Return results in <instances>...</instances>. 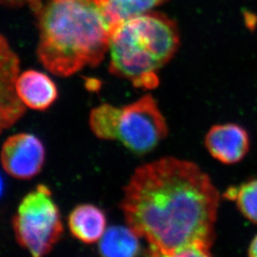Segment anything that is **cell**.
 <instances>
[{
  "instance_id": "cell-4",
  "label": "cell",
  "mask_w": 257,
  "mask_h": 257,
  "mask_svg": "<svg viewBox=\"0 0 257 257\" xmlns=\"http://www.w3.org/2000/svg\"><path fill=\"white\" fill-rule=\"evenodd\" d=\"M90 124L97 139L120 142L138 155L154 150L168 134L165 116L151 94L123 107L99 105L92 110Z\"/></svg>"
},
{
  "instance_id": "cell-14",
  "label": "cell",
  "mask_w": 257,
  "mask_h": 257,
  "mask_svg": "<svg viewBox=\"0 0 257 257\" xmlns=\"http://www.w3.org/2000/svg\"><path fill=\"white\" fill-rule=\"evenodd\" d=\"M1 3L8 7H19V6L29 4L31 5L34 11H37L41 6L39 5V0H1Z\"/></svg>"
},
{
  "instance_id": "cell-9",
  "label": "cell",
  "mask_w": 257,
  "mask_h": 257,
  "mask_svg": "<svg viewBox=\"0 0 257 257\" xmlns=\"http://www.w3.org/2000/svg\"><path fill=\"white\" fill-rule=\"evenodd\" d=\"M16 90L23 103L36 111L49 109L58 98V88L54 81L38 71L28 70L20 74Z\"/></svg>"
},
{
  "instance_id": "cell-8",
  "label": "cell",
  "mask_w": 257,
  "mask_h": 257,
  "mask_svg": "<svg viewBox=\"0 0 257 257\" xmlns=\"http://www.w3.org/2000/svg\"><path fill=\"white\" fill-rule=\"evenodd\" d=\"M250 146L247 132L236 125H216L206 136V147L214 158L225 164H233L242 159Z\"/></svg>"
},
{
  "instance_id": "cell-5",
  "label": "cell",
  "mask_w": 257,
  "mask_h": 257,
  "mask_svg": "<svg viewBox=\"0 0 257 257\" xmlns=\"http://www.w3.org/2000/svg\"><path fill=\"white\" fill-rule=\"evenodd\" d=\"M12 225L18 244L30 255L42 257L51 252L63 234V225L49 187L38 185L23 198Z\"/></svg>"
},
{
  "instance_id": "cell-6",
  "label": "cell",
  "mask_w": 257,
  "mask_h": 257,
  "mask_svg": "<svg viewBox=\"0 0 257 257\" xmlns=\"http://www.w3.org/2000/svg\"><path fill=\"white\" fill-rule=\"evenodd\" d=\"M45 160V148L33 134H18L9 137L1 149L3 169L10 177L30 180L41 172Z\"/></svg>"
},
{
  "instance_id": "cell-12",
  "label": "cell",
  "mask_w": 257,
  "mask_h": 257,
  "mask_svg": "<svg viewBox=\"0 0 257 257\" xmlns=\"http://www.w3.org/2000/svg\"><path fill=\"white\" fill-rule=\"evenodd\" d=\"M167 0H102L112 29L120 23L150 12Z\"/></svg>"
},
{
  "instance_id": "cell-2",
  "label": "cell",
  "mask_w": 257,
  "mask_h": 257,
  "mask_svg": "<svg viewBox=\"0 0 257 257\" xmlns=\"http://www.w3.org/2000/svg\"><path fill=\"white\" fill-rule=\"evenodd\" d=\"M36 12L37 55L47 70L69 77L103 60L112 25L102 0H49Z\"/></svg>"
},
{
  "instance_id": "cell-13",
  "label": "cell",
  "mask_w": 257,
  "mask_h": 257,
  "mask_svg": "<svg viewBox=\"0 0 257 257\" xmlns=\"http://www.w3.org/2000/svg\"><path fill=\"white\" fill-rule=\"evenodd\" d=\"M225 197L235 201L243 216L257 224V179L240 187H230L225 193Z\"/></svg>"
},
{
  "instance_id": "cell-11",
  "label": "cell",
  "mask_w": 257,
  "mask_h": 257,
  "mask_svg": "<svg viewBox=\"0 0 257 257\" xmlns=\"http://www.w3.org/2000/svg\"><path fill=\"white\" fill-rule=\"evenodd\" d=\"M139 238L128 226H110L100 239L98 251L102 256H137L141 252Z\"/></svg>"
},
{
  "instance_id": "cell-15",
  "label": "cell",
  "mask_w": 257,
  "mask_h": 257,
  "mask_svg": "<svg viewBox=\"0 0 257 257\" xmlns=\"http://www.w3.org/2000/svg\"><path fill=\"white\" fill-rule=\"evenodd\" d=\"M248 254L250 256L257 257V235L250 243L249 249H248Z\"/></svg>"
},
{
  "instance_id": "cell-3",
  "label": "cell",
  "mask_w": 257,
  "mask_h": 257,
  "mask_svg": "<svg viewBox=\"0 0 257 257\" xmlns=\"http://www.w3.org/2000/svg\"><path fill=\"white\" fill-rule=\"evenodd\" d=\"M179 30L173 20L157 12L146 13L120 23L110 37V73L134 86L153 89L157 72L177 53Z\"/></svg>"
},
{
  "instance_id": "cell-10",
  "label": "cell",
  "mask_w": 257,
  "mask_h": 257,
  "mask_svg": "<svg viewBox=\"0 0 257 257\" xmlns=\"http://www.w3.org/2000/svg\"><path fill=\"white\" fill-rule=\"evenodd\" d=\"M69 231L77 240L91 245L99 241L107 227L104 212L92 204H80L71 211L68 219Z\"/></svg>"
},
{
  "instance_id": "cell-7",
  "label": "cell",
  "mask_w": 257,
  "mask_h": 257,
  "mask_svg": "<svg viewBox=\"0 0 257 257\" xmlns=\"http://www.w3.org/2000/svg\"><path fill=\"white\" fill-rule=\"evenodd\" d=\"M0 49V126L1 131H4L14 126L24 116L27 107L18 96L16 90L20 59L4 36L1 37Z\"/></svg>"
},
{
  "instance_id": "cell-1",
  "label": "cell",
  "mask_w": 257,
  "mask_h": 257,
  "mask_svg": "<svg viewBox=\"0 0 257 257\" xmlns=\"http://www.w3.org/2000/svg\"><path fill=\"white\" fill-rule=\"evenodd\" d=\"M219 196L210 177L188 161L163 158L134 171L120 203L126 226L152 256H175L198 245L211 250Z\"/></svg>"
}]
</instances>
